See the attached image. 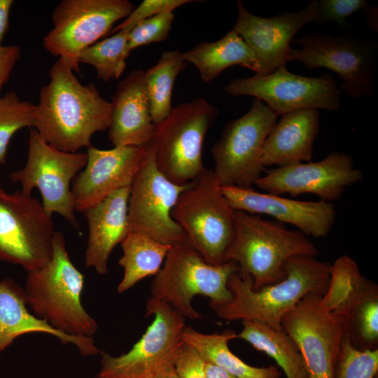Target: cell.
Instances as JSON below:
<instances>
[{"mask_svg": "<svg viewBox=\"0 0 378 378\" xmlns=\"http://www.w3.org/2000/svg\"><path fill=\"white\" fill-rule=\"evenodd\" d=\"M49 76L50 81L41 88L36 104L34 128L60 150L77 153L89 148L96 132L108 129L111 103L94 83H80L72 69L59 59Z\"/></svg>", "mask_w": 378, "mask_h": 378, "instance_id": "6da1fadb", "label": "cell"}, {"mask_svg": "<svg viewBox=\"0 0 378 378\" xmlns=\"http://www.w3.org/2000/svg\"><path fill=\"white\" fill-rule=\"evenodd\" d=\"M369 6L365 0H320L316 22L319 25L328 22L346 24L349 17Z\"/></svg>", "mask_w": 378, "mask_h": 378, "instance_id": "d590c367", "label": "cell"}, {"mask_svg": "<svg viewBox=\"0 0 378 378\" xmlns=\"http://www.w3.org/2000/svg\"><path fill=\"white\" fill-rule=\"evenodd\" d=\"M319 124L318 110L314 108L282 115L264 141L261 156L263 167L266 169L312 162Z\"/></svg>", "mask_w": 378, "mask_h": 378, "instance_id": "603a6c76", "label": "cell"}, {"mask_svg": "<svg viewBox=\"0 0 378 378\" xmlns=\"http://www.w3.org/2000/svg\"><path fill=\"white\" fill-rule=\"evenodd\" d=\"M28 145L26 164L10 174L12 182L20 183V191L27 195L37 188L47 214H59L79 230L71 183L85 166L87 153L60 150L47 143L34 128L29 132Z\"/></svg>", "mask_w": 378, "mask_h": 378, "instance_id": "8fae6325", "label": "cell"}, {"mask_svg": "<svg viewBox=\"0 0 378 378\" xmlns=\"http://www.w3.org/2000/svg\"><path fill=\"white\" fill-rule=\"evenodd\" d=\"M373 284L363 276L355 260L341 255L331 265L329 284L321 302L345 325L356 303Z\"/></svg>", "mask_w": 378, "mask_h": 378, "instance_id": "f1b7e54d", "label": "cell"}, {"mask_svg": "<svg viewBox=\"0 0 378 378\" xmlns=\"http://www.w3.org/2000/svg\"><path fill=\"white\" fill-rule=\"evenodd\" d=\"M134 8L128 0H62L53 10L52 28L43 39V47L80 73V52L109 34Z\"/></svg>", "mask_w": 378, "mask_h": 378, "instance_id": "30bf717a", "label": "cell"}, {"mask_svg": "<svg viewBox=\"0 0 378 378\" xmlns=\"http://www.w3.org/2000/svg\"><path fill=\"white\" fill-rule=\"evenodd\" d=\"M206 378H237L218 366L204 360Z\"/></svg>", "mask_w": 378, "mask_h": 378, "instance_id": "60d3db41", "label": "cell"}, {"mask_svg": "<svg viewBox=\"0 0 378 378\" xmlns=\"http://www.w3.org/2000/svg\"><path fill=\"white\" fill-rule=\"evenodd\" d=\"M220 190L235 211L272 216L294 225L307 237L327 236L337 217L333 204L323 200L298 201L234 186H221Z\"/></svg>", "mask_w": 378, "mask_h": 378, "instance_id": "ffe728a7", "label": "cell"}, {"mask_svg": "<svg viewBox=\"0 0 378 378\" xmlns=\"http://www.w3.org/2000/svg\"><path fill=\"white\" fill-rule=\"evenodd\" d=\"M148 378H180L175 370L174 364L162 367L150 374Z\"/></svg>", "mask_w": 378, "mask_h": 378, "instance_id": "b9f144b4", "label": "cell"}, {"mask_svg": "<svg viewBox=\"0 0 378 378\" xmlns=\"http://www.w3.org/2000/svg\"><path fill=\"white\" fill-rule=\"evenodd\" d=\"M84 283V275L69 258L64 234L55 231L50 260L27 272L24 288L27 306L64 335L92 337L98 325L82 304Z\"/></svg>", "mask_w": 378, "mask_h": 378, "instance_id": "3957f363", "label": "cell"}, {"mask_svg": "<svg viewBox=\"0 0 378 378\" xmlns=\"http://www.w3.org/2000/svg\"><path fill=\"white\" fill-rule=\"evenodd\" d=\"M220 186L214 170L207 169L189 183L172 211V217L183 230L188 243L213 265L226 262L236 228V211Z\"/></svg>", "mask_w": 378, "mask_h": 378, "instance_id": "8992f818", "label": "cell"}, {"mask_svg": "<svg viewBox=\"0 0 378 378\" xmlns=\"http://www.w3.org/2000/svg\"><path fill=\"white\" fill-rule=\"evenodd\" d=\"M36 106L22 100L14 91L0 97V164L6 163L8 146L20 129L34 126Z\"/></svg>", "mask_w": 378, "mask_h": 378, "instance_id": "d6a6232c", "label": "cell"}, {"mask_svg": "<svg viewBox=\"0 0 378 378\" xmlns=\"http://www.w3.org/2000/svg\"><path fill=\"white\" fill-rule=\"evenodd\" d=\"M185 68L183 52L169 50L164 52L157 64L144 71L150 114L155 125L170 113L174 83L178 74Z\"/></svg>", "mask_w": 378, "mask_h": 378, "instance_id": "f546056e", "label": "cell"}, {"mask_svg": "<svg viewBox=\"0 0 378 378\" xmlns=\"http://www.w3.org/2000/svg\"><path fill=\"white\" fill-rule=\"evenodd\" d=\"M122 255L118 264L123 276L117 292L123 293L147 276L156 275L172 246L160 243L139 232H129L121 241Z\"/></svg>", "mask_w": 378, "mask_h": 378, "instance_id": "83f0119b", "label": "cell"}, {"mask_svg": "<svg viewBox=\"0 0 378 378\" xmlns=\"http://www.w3.org/2000/svg\"><path fill=\"white\" fill-rule=\"evenodd\" d=\"M193 0H144L134 8L125 20L114 27L110 35L124 29H132L138 22L165 12H173L178 7Z\"/></svg>", "mask_w": 378, "mask_h": 378, "instance_id": "8d00e7d4", "label": "cell"}, {"mask_svg": "<svg viewBox=\"0 0 378 378\" xmlns=\"http://www.w3.org/2000/svg\"><path fill=\"white\" fill-rule=\"evenodd\" d=\"M55 231L52 216L37 199L0 186V260L27 272L45 265L52 255Z\"/></svg>", "mask_w": 378, "mask_h": 378, "instance_id": "7c38bea8", "label": "cell"}, {"mask_svg": "<svg viewBox=\"0 0 378 378\" xmlns=\"http://www.w3.org/2000/svg\"><path fill=\"white\" fill-rule=\"evenodd\" d=\"M363 11L369 27L377 31V8L369 6Z\"/></svg>", "mask_w": 378, "mask_h": 378, "instance_id": "7bdbcfd3", "label": "cell"}, {"mask_svg": "<svg viewBox=\"0 0 378 378\" xmlns=\"http://www.w3.org/2000/svg\"><path fill=\"white\" fill-rule=\"evenodd\" d=\"M237 271L238 265L232 260L220 265L206 262L188 242L173 245L151 283L147 302H164L186 319H200L202 316L193 308L192 298L207 297L210 306L228 303L232 293L227 281Z\"/></svg>", "mask_w": 378, "mask_h": 378, "instance_id": "5b68a950", "label": "cell"}, {"mask_svg": "<svg viewBox=\"0 0 378 378\" xmlns=\"http://www.w3.org/2000/svg\"><path fill=\"white\" fill-rule=\"evenodd\" d=\"M378 349H358L344 332L337 360L335 378H377Z\"/></svg>", "mask_w": 378, "mask_h": 378, "instance_id": "836d02e7", "label": "cell"}, {"mask_svg": "<svg viewBox=\"0 0 378 378\" xmlns=\"http://www.w3.org/2000/svg\"><path fill=\"white\" fill-rule=\"evenodd\" d=\"M21 57V49L16 45L0 46V97L5 84Z\"/></svg>", "mask_w": 378, "mask_h": 378, "instance_id": "f35d334b", "label": "cell"}, {"mask_svg": "<svg viewBox=\"0 0 378 378\" xmlns=\"http://www.w3.org/2000/svg\"><path fill=\"white\" fill-rule=\"evenodd\" d=\"M237 338L235 331L227 329L220 333L206 334L190 326L183 329L182 340L192 347L204 360L213 363L237 378H280L279 370L271 365L254 367L244 362L228 346Z\"/></svg>", "mask_w": 378, "mask_h": 378, "instance_id": "484cf974", "label": "cell"}, {"mask_svg": "<svg viewBox=\"0 0 378 378\" xmlns=\"http://www.w3.org/2000/svg\"><path fill=\"white\" fill-rule=\"evenodd\" d=\"M278 115L253 98L241 117L229 121L211 148L214 172L221 186L252 188L266 169L261 160L264 141Z\"/></svg>", "mask_w": 378, "mask_h": 378, "instance_id": "9c48e42d", "label": "cell"}, {"mask_svg": "<svg viewBox=\"0 0 378 378\" xmlns=\"http://www.w3.org/2000/svg\"><path fill=\"white\" fill-rule=\"evenodd\" d=\"M237 338L244 340L255 349L273 358L286 378H308L304 358L293 340L284 330L254 321L243 320Z\"/></svg>", "mask_w": 378, "mask_h": 378, "instance_id": "4316f807", "label": "cell"}, {"mask_svg": "<svg viewBox=\"0 0 378 378\" xmlns=\"http://www.w3.org/2000/svg\"><path fill=\"white\" fill-rule=\"evenodd\" d=\"M290 61H298L308 69L326 68L342 80V90L351 98L374 94L378 46L376 41L354 35L324 32L305 34L294 38Z\"/></svg>", "mask_w": 378, "mask_h": 378, "instance_id": "ba28073f", "label": "cell"}, {"mask_svg": "<svg viewBox=\"0 0 378 378\" xmlns=\"http://www.w3.org/2000/svg\"><path fill=\"white\" fill-rule=\"evenodd\" d=\"M108 137L115 146H144L154 135L144 71L134 69L118 84L112 98Z\"/></svg>", "mask_w": 378, "mask_h": 378, "instance_id": "44dd1931", "label": "cell"}, {"mask_svg": "<svg viewBox=\"0 0 378 378\" xmlns=\"http://www.w3.org/2000/svg\"><path fill=\"white\" fill-rule=\"evenodd\" d=\"M13 0H0V46L9 28V15Z\"/></svg>", "mask_w": 378, "mask_h": 378, "instance_id": "ab89813d", "label": "cell"}, {"mask_svg": "<svg viewBox=\"0 0 378 378\" xmlns=\"http://www.w3.org/2000/svg\"><path fill=\"white\" fill-rule=\"evenodd\" d=\"M130 195V186L121 188L83 212L89 228L85 265L99 274H107L112 251L129 232Z\"/></svg>", "mask_w": 378, "mask_h": 378, "instance_id": "7402d4cb", "label": "cell"}, {"mask_svg": "<svg viewBox=\"0 0 378 378\" xmlns=\"http://www.w3.org/2000/svg\"><path fill=\"white\" fill-rule=\"evenodd\" d=\"M218 110L202 98L180 104L155 125L151 141L158 169L172 182L184 185L200 178L206 171L202 145L214 125Z\"/></svg>", "mask_w": 378, "mask_h": 378, "instance_id": "52a82bcc", "label": "cell"}, {"mask_svg": "<svg viewBox=\"0 0 378 378\" xmlns=\"http://www.w3.org/2000/svg\"><path fill=\"white\" fill-rule=\"evenodd\" d=\"M183 59L193 64L201 79L209 83L225 69L234 65L258 71L256 57L244 39L234 30L214 42L202 41L183 53Z\"/></svg>", "mask_w": 378, "mask_h": 378, "instance_id": "d4e9b609", "label": "cell"}, {"mask_svg": "<svg viewBox=\"0 0 378 378\" xmlns=\"http://www.w3.org/2000/svg\"><path fill=\"white\" fill-rule=\"evenodd\" d=\"M147 146L88 148L85 166L71 187L75 211L83 212L112 192L131 186L144 160Z\"/></svg>", "mask_w": 378, "mask_h": 378, "instance_id": "d6986e66", "label": "cell"}, {"mask_svg": "<svg viewBox=\"0 0 378 378\" xmlns=\"http://www.w3.org/2000/svg\"><path fill=\"white\" fill-rule=\"evenodd\" d=\"M363 178L348 154L333 152L318 162H300L265 170L255 186L276 195H315L328 202L338 200L346 188Z\"/></svg>", "mask_w": 378, "mask_h": 378, "instance_id": "e0dca14e", "label": "cell"}, {"mask_svg": "<svg viewBox=\"0 0 378 378\" xmlns=\"http://www.w3.org/2000/svg\"><path fill=\"white\" fill-rule=\"evenodd\" d=\"M323 295L318 293L307 295L281 321L282 329L304 358L308 378H335L344 332L343 321L323 305Z\"/></svg>", "mask_w": 378, "mask_h": 378, "instance_id": "2e32d148", "label": "cell"}, {"mask_svg": "<svg viewBox=\"0 0 378 378\" xmlns=\"http://www.w3.org/2000/svg\"><path fill=\"white\" fill-rule=\"evenodd\" d=\"M331 265L313 255L294 256L285 263L282 280L258 290L253 289L250 276L237 271L230 276L227 284L232 300L210 307L227 321L254 320L282 330L284 316L304 297L312 293L324 295Z\"/></svg>", "mask_w": 378, "mask_h": 378, "instance_id": "7a4b0ae2", "label": "cell"}, {"mask_svg": "<svg viewBox=\"0 0 378 378\" xmlns=\"http://www.w3.org/2000/svg\"><path fill=\"white\" fill-rule=\"evenodd\" d=\"M189 183L178 185L169 180L156 165L151 142L148 144L144 160L130 186L129 232L144 234L169 246L188 242L172 211Z\"/></svg>", "mask_w": 378, "mask_h": 378, "instance_id": "5bb4252c", "label": "cell"}, {"mask_svg": "<svg viewBox=\"0 0 378 378\" xmlns=\"http://www.w3.org/2000/svg\"><path fill=\"white\" fill-rule=\"evenodd\" d=\"M237 19L233 29L254 53L258 71L267 75L290 61V43L295 34L307 24L316 22L318 0L298 11L278 13L262 18L250 13L241 1H237Z\"/></svg>", "mask_w": 378, "mask_h": 378, "instance_id": "ac0fdd59", "label": "cell"}, {"mask_svg": "<svg viewBox=\"0 0 378 378\" xmlns=\"http://www.w3.org/2000/svg\"><path fill=\"white\" fill-rule=\"evenodd\" d=\"M344 332L357 349H377L378 288L374 283L356 303L344 325Z\"/></svg>", "mask_w": 378, "mask_h": 378, "instance_id": "1f68e13d", "label": "cell"}, {"mask_svg": "<svg viewBox=\"0 0 378 378\" xmlns=\"http://www.w3.org/2000/svg\"><path fill=\"white\" fill-rule=\"evenodd\" d=\"M131 29H121L86 48L78 55L79 64L92 66L97 78L104 82L119 78L125 69L126 59L130 54L127 44Z\"/></svg>", "mask_w": 378, "mask_h": 378, "instance_id": "4dcf8cb0", "label": "cell"}, {"mask_svg": "<svg viewBox=\"0 0 378 378\" xmlns=\"http://www.w3.org/2000/svg\"><path fill=\"white\" fill-rule=\"evenodd\" d=\"M174 365L180 378H206L204 360L184 342L176 356Z\"/></svg>", "mask_w": 378, "mask_h": 378, "instance_id": "74e56055", "label": "cell"}, {"mask_svg": "<svg viewBox=\"0 0 378 378\" xmlns=\"http://www.w3.org/2000/svg\"><path fill=\"white\" fill-rule=\"evenodd\" d=\"M174 20L173 12H165L136 24L129 31L127 48L129 52L141 46L165 41Z\"/></svg>", "mask_w": 378, "mask_h": 378, "instance_id": "e575fe53", "label": "cell"}, {"mask_svg": "<svg viewBox=\"0 0 378 378\" xmlns=\"http://www.w3.org/2000/svg\"><path fill=\"white\" fill-rule=\"evenodd\" d=\"M151 315L152 323L129 351L118 356L100 351L95 378H148L174 363L183 344L186 318L167 303L147 302L146 316Z\"/></svg>", "mask_w": 378, "mask_h": 378, "instance_id": "4fadbf2b", "label": "cell"}, {"mask_svg": "<svg viewBox=\"0 0 378 378\" xmlns=\"http://www.w3.org/2000/svg\"><path fill=\"white\" fill-rule=\"evenodd\" d=\"M224 90L232 96L259 99L278 116L307 108L335 111L340 105L341 90L330 74L304 76L290 72L286 66L265 76L235 79Z\"/></svg>", "mask_w": 378, "mask_h": 378, "instance_id": "9a60e30c", "label": "cell"}, {"mask_svg": "<svg viewBox=\"0 0 378 378\" xmlns=\"http://www.w3.org/2000/svg\"><path fill=\"white\" fill-rule=\"evenodd\" d=\"M318 250L299 230L287 229L277 220L236 211V228L225 261H234L239 272L253 280L255 290L282 280L284 266L299 255L316 256Z\"/></svg>", "mask_w": 378, "mask_h": 378, "instance_id": "277c9868", "label": "cell"}, {"mask_svg": "<svg viewBox=\"0 0 378 378\" xmlns=\"http://www.w3.org/2000/svg\"><path fill=\"white\" fill-rule=\"evenodd\" d=\"M24 288L11 279L0 280V356L18 337L31 332L50 335L63 344H71L85 356L100 350L93 337L66 335L36 316L27 308Z\"/></svg>", "mask_w": 378, "mask_h": 378, "instance_id": "cb8c5ba5", "label": "cell"}]
</instances>
